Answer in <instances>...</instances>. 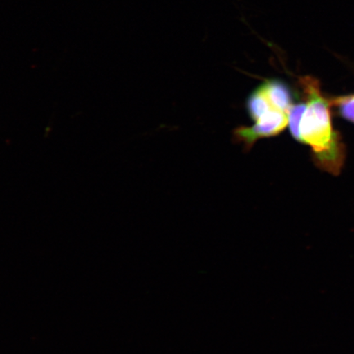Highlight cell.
I'll return each instance as SVG.
<instances>
[{
	"label": "cell",
	"mask_w": 354,
	"mask_h": 354,
	"mask_svg": "<svg viewBox=\"0 0 354 354\" xmlns=\"http://www.w3.org/2000/svg\"><path fill=\"white\" fill-rule=\"evenodd\" d=\"M308 102L299 128L298 140L312 148L316 162L323 170L338 174L344 161V146L332 127L328 100L323 98L319 84L302 79Z\"/></svg>",
	"instance_id": "6da1fadb"
},
{
	"label": "cell",
	"mask_w": 354,
	"mask_h": 354,
	"mask_svg": "<svg viewBox=\"0 0 354 354\" xmlns=\"http://www.w3.org/2000/svg\"><path fill=\"white\" fill-rule=\"evenodd\" d=\"M252 127H241L234 132L237 142L250 149L257 141L275 136L286 129L289 123L288 113L280 110H272L263 115Z\"/></svg>",
	"instance_id": "7a4b0ae2"
},
{
	"label": "cell",
	"mask_w": 354,
	"mask_h": 354,
	"mask_svg": "<svg viewBox=\"0 0 354 354\" xmlns=\"http://www.w3.org/2000/svg\"><path fill=\"white\" fill-rule=\"evenodd\" d=\"M262 86L274 108L283 112H289L292 105L290 93L284 83L278 80H268Z\"/></svg>",
	"instance_id": "3957f363"
},
{
	"label": "cell",
	"mask_w": 354,
	"mask_h": 354,
	"mask_svg": "<svg viewBox=\"0 0 354 354\" xmlns=\"http://www.w3.org/2000/svg\"><path fill=\"white\" fill-rule=\"evenodd\" d=\"M247 109L250 118L254 121L258 120L270 111L277 110L273 107L272 102L270 101L262 85L250 96L248 100Z\"/></svg>",
	"instance_id": "277c9868"
},
{
	"label": "cell",
	"mask_w": 354,
	"mask_h": 354,
	"mask_svg": "<svg viewBox=\"0 0 354 354\" xmlns=\"http://www.w3.org/2000/svg\"><path fill=\"white\" fill-rule=\"evenodd\" d=\"M342 116L354 123V95L340 97L333 101Z\"/></svg>",
	"instance_id": "5b68a950"
}]
</instances>
